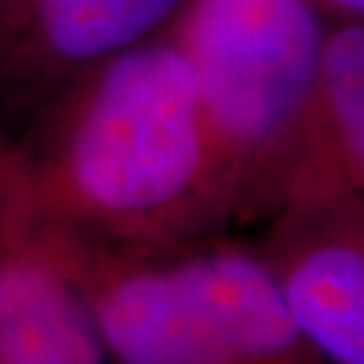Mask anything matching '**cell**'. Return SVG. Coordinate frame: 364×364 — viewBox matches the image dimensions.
<instances>
[{"label":"cell","instance_id":"1","mask_svg":"<svg viewBox=\"0 0 364 364\" xmlns=\"http://www.w3.org/2000/svg\"><path fill=\"white\" fill-rule=\"evenodd\" d=\"M11 165L19 219L73 243L149 248L230 224L195 76L170 33L70 81Z\"/></svg>","mask_w":364,"mask_h":364},{"label":"cell","instance_id":"2","mask_svg":"<svg viewBox=\"0 0 364 364\" xmlns=\"http://www.w3.org/2000/svg\"><path fill=\"white\" fill-rule=\"evenodd\" d=\"M63 240L108 364H326L262 246L213 232L149 248Z\"/></svg>","mask_w":364,"mask_h":364},{"label":"cell","instance_id":"3","mask_svg":"<svg viewBox=\"0 0 364 364\" xmlns=\"http://www.w3.org/2000/svg\"><path fill=\"white\" fill-rule=\"evenodd\" d=\"M192 68L230 221L273 219L308 156L326 25L316 0H186L168 30Z\"/></svg>","mask_w":364,"mask_h":364},{"label":"cell","instance_id":"4","mask_svg":"<svg viewBox=\"0 0 364 364\" xmlns=\"http://www.w3.org/2000/svg\"><path fill=\"white\" fill-rule=\"evenodd\" d=\"M262 251L302 335L326 364H364V195L297 200Z\"/></svg>","mask_w":364,"mask_h":364},{"label":"cell","instance_id":"5","mask_svg":"<svg viewBox=\"0 0 364 364\" xmlns=\"http://www.w3.org/2000/svg\"><path fill=\"white\" fill-rule=\"evenodd\" d=\"M186 0H0V97L52 103L70 81L159 36Z\"/></svg>","mask_w":364,"mask_h":364},{"label":"cell","instance_id":"6","mask_svg":"<svg viewBox=\"0 0 364 364\" xmlns=\"http://www.w3.org/2000/svg\"><path fill=\"white\" fill-rule=\"evenodd\" d=\"M0 364H108L65 240L25 221L0 243Z\"/></svg>","mask_w":364,"mask_h":364},{"label":"cell","instance_id":"7","mask_svg":"<svg viewBox=\"0 0 364 364\" xmlns=\"http://www.w3.org/2000/svg\"><path fill=\"white\" fill-rule=\"evenodd\" d=\"M321 195H364L362 19L326 27L308 156L287 205Z\"/></svg>","mask_w":364,"mask_h":364},{"label":"cell","instance_id":"8","mask_svg":"<svg viewBox=\"0 0 364 364\" xmlns=\"http://www.w3.org/2000/svg\"><path fill=\"white\" fill-rule=\"evenodd\" d=\"M19 224V208H16V186H14L11 151H0V243L6 235Z\"/></svg>","mask_w":364,"mask_h":364},{"label":"cell","instance_id":"9","mask_svg":"<svg viewBox=\"0 0 364 364\" xmlns=\"http://www.w3.org/2000/svg\"><path fill=\"white\" fill-rule=\"evenodd\" d=\"M316 3L343 14L346 19H362L364 22V0H316Z\"/></svg>","mask_w":364,"mask_h":364}]
</instances>
